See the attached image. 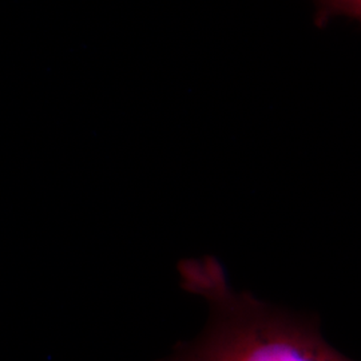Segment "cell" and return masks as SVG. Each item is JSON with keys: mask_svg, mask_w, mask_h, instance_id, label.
<instances>
[{"mask_svg": "<svg viewBox=\"0 0 361 361\" xmlns=\"http://www.w3.org/2000/svg\"><path fill=\"white\" fill-rule=\"evenodd\" d=\"M185 290L209 304L207 328L161 361H352L325 341L319 322L259 301L228 284L212 257L182 259Z\"/></svg>", "mask_w": 361, "mask_h": 361, "instance_id": "1", "label": "cell"}, {"mask_svg": "<svg viewBox=\"0 0 361 361\" xmlns=\"http://www.w3.org/2000/svg\"><path fill=\"white\" fill-rule=\"evenodd\" d=\"M316 15L314 25L325 28L335 16H345L349 20L361 19V0H314Z\"/></svg>", "mask_w": 361, "mask_h": 361, "instance_id": "2", "label": "cell"}]
</instances>
